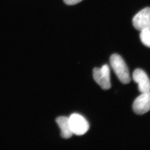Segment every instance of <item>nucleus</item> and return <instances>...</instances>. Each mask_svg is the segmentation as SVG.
Returning a JSON list of instances; mask_svg holds the SVG:
<instances>
[{
	"label": "nucleus",
	"mask_w": 150,
	"mask_h": 150,
	"mask_svg": "<svg viewBox=\"0 0 150 150\" xmlns=\"http://www.w3.org/2000/svg\"><path fill=\"white\" fill-rule=\"evenodd\" d=\"M140 37L142 43L145 46L150 48V29L144 30L141 31Z\"/></svg>",
	"instance_id": "6e6552de"
},
{
	"label": "nucleus",
	"mask_w": 150,
	"mask_h": 150,
	"mask_svg": "<svg viewBox=\"0 0 150 150\" xmlns=\"http://www.w3.org/2000/svg\"><path fill=\"white\" fill-rule=\"evenodd\" d=\"M133 108L137 114L142 115L150 110V91L142 93L133 103Z\"/></svg>",
	"instance_id": "39448f33"
},
{
	"label": "nucleus",
	"mask_w": 150,
	"mask_h": 150,
	"mask_svg": "<svg viewBox=\"0 0 150 150\" xmlns=\"http://www.w3.org/2000/svg\"><path fill=\"white\" fill-rule=\"evenodd\" d=\"M82 1L83 0H64L65 4L68 5H74Z\"/></svg>",
	"instance_id": "1a4fd4ad"
},
{
	"label": "nucleus",
	"mask_w": 150,
	"mask_h": 150,
	"mask_svg": "<svg viewBox=\"0 0 150 150\" xmlns=\"http://www.w3.org/2000/svg\"><path fill=\"white\" fill-rule=\"evenodd\" d=\"M93 76L94 79L101 88L104 90L110 88V69L108 65H104L101 68H95Z\"/></svg>",
	"instance_id": "7ed1b4c3"
},
{
	"label": "nucleus",
	"mask_w": 150,
	"mask_h": 150,
	"mask_svg": "<svg viewBox=\"0 0 150 150\" xmlns=\"http://www.w3.org/2000/svg\"><path fill=\"white\" fill-rule=\"evenodd\" d=\"M70 127L73 134L81 136L85 134L89 129L88 121L83 116L74 113L69 117Z\"/></svg>",
	"instance_id": "f03ea898"
},
{
	"label": "nucleus",
	"mask_w": 150,
	"mask_h": 150,
	"mask_svg": "<svg viewBox=\"0 0 150 150\" xmlns=\"http://www.w3.org/2000/svg\"><path fill=\"white\" fill-rule=\"evenodd\" d=\"M110 63L119 80L122 83H129L131 81L129 69L122 57L118 54H113L110 57Z\"/></svg>",
	"instance_id": "f257e3e1"
},
{
	"label": "nucleus",
	"mask_w": 150,
	"mask_h": 150,
	"mask_svg": "<svg viewBox=\"0 0 150 150\" xmlns=\"http://www.w3.org/2000/svg\"><path fill=\"white\" fill-rule=\"evenodd\" d=\"M133 24L140 31L150 29V8H146L138 12L133 19Z\"/></svg>",
	"instance_id": "20e7f679"
},
{
	"label": "nucleus",
	"mask_w": 150,
	"mask_h": 150,
	"mask_svg": "<svg viewBox=\"0 0 150 150\" xmlns=\"http://www.w3.org/2000/svg\"><path fill=\"white\" fill-rule=\"evenodd\" d=\"M56 121L61 129V135L62 138L65 139L71 138L73 134L70 127L69 117L60 116L56 118Z\"/></svg>",
	"instance_id": "0eeeda50"
},
{
	"label": "nucleus",
	"mask_w": 150,
	"mask_h": 150,
	"mask_svg": "<svg viewBox=\"0 0 150 150\" xmlns=\"http://www.w3.org/2000/svg\"><path fill=\"white\" fill-rule=\"evenodd\" d=\"M133 79L138 84V88L142 93L150 91V80L147 75L143 70L137 69L133 74Z\"/></svg>",
	"instance_id": "423d86ee"
}]
</instances>
